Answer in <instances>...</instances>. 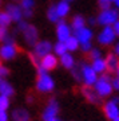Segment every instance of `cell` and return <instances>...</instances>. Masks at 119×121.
Masks as SVG:
<instances>
[{"instance_id": "cell-27", "label": "cell", "mask_w": 119, "mask_h": 121, "mask_svg": "<svg viewBox=\"0 0 119 121\" xmlns=\"http://www.w3.org/2000/svg\"><path fill=\"white\" fill-rule=\"evenodd\" d=\"M11 106V98L5 97V95H0V110H8Z\"/></svg>"}, {"instance_id": "cell-12", "label": "cell", "mask_w": 119, "mask_h": 121, "mask_svg": "<svg viewBox=\"0 0 119 121\" xmlns=\"http://www.w3.org/2000/svg\"><path fill=\"white\" fill-rule=\"evenodd\" d=\"M5 12L9 15L11 20L12 22H20L23 20V9L20 8V5H16V4H7L5 7Z\"/></svg>"}, {"instance_id": "cell-39", "label": "cell", "mask_w": 119, "mask_h": 121, "mask_svg": "<svg viewBox=\"0 0 119 121\" xmlns=\"http://www.w3.org/2000/svg\"><path fill=\"white\" fill-rule=\"evenodd\" d=\"M114 54L119 58V42H116V43H115V46H114Z\"/></svg>"}, {"instance_id": "cell-8", "label": "cell", "mask_w": 119, "mask_h": 121, "mask_svg": "<svg viewBox=\"0 0 119 121\" xmlns=\"http://www.w3.org/2000/svg\"><path fill=\"white\" fill-rule=\"evenodd\" d=\"M52 51V43L48 40H38L36 44L34 46V54L36 58L42 59L43 56H46L47 54H50Z\"/></svg>"}, {"instance_id": "cell-5", "label": "cell", "mask_w": 119, "mask_h": 121, "mask_svg": "<svg viewBox=\"0 0 119 121\" xmlns=\"http://www.w3.org/2000/svg\"><path fill=\"white\" fill-rule=\"evenodd\" d=\"M58 113H59V102L56 101L55 98H51L48 101L47 106L44 108L42 113V120L43 121H50L52 118L58 117Z\"/></svg>"}, {"instance_id": "cell-11", "label": "cell", "mask_w": 119, "mask_h": 121, "mask_svg": "<svg viewBox=\"0 0 119 121\" xmlns=\"http://www.w3.org/2000/svg\"><path fill=\"white\" fill-rule=\"evenodd\" d=\"M23 36H24V40H26V43L28 46H32L34 47L36 42H38L39 39V32H38V28L32 24H28L26 30L23 31Z\"/></svg>"}, {"instance_id": "cell-50", "label": "cell", "mask_w": 119, "mask_h": 121, "mask_svg": "<svg viewBox=\"0 0 119 121\" xmlns=\"http://www.w3.org/2000/svg\"><path fill=\"white\" fill-rule=\"evenodd\" d=\"M15 1H19V0H15Z\"/></svg>"}, {"instance_id": "cell-33", "label": "cell", "mask_w": 119, "mask_h": 121, "mask_svg": "<svg viewBox=\"0 0 119 121\" xmlns=\"http://www.w3.org/2000/svg\"><path fill=\"white\" fill-rule=\"evenodd\" d=\"M111 86H112V90L119 91V78L118 77L111 78Z\"/></svg>"}, {"instance_id": "cell-31", "label": "cell", "mask_w": 119, "mask_h": 121, "mask_svg": "<svg viewBox=\"0 0 119 121\" xmlns=\"http://www.w3.org/2000/svg\"><path fill=\"white\" fill-rule=\"evenodd\" d=\"M98 3H99V7L102 8V11L111 8V3L108 1V0H98Z\"/></svg>"}, {"instance_id": "cell-22", "label": "cell", "mask_w": 119, "mask_h": 121, "mask_svg": "<svg viewBox=\"0 0 119 121\" xmlns=\"http://www.w3.org/2000/svg\"><path fill=\"white\" fill-rule=\"evenodd\" d=\"M64 44H66V48H67V51L68 52H74V51H76L78 48L80 47V43L78 42V39L74 36V35H71L70 38L64 42Z\"/></svg>"}, {"instance_id": "cell-19", "label": "cell", "mask_w": 119, "mask_h": 121, "mask_svg": "<svg viewBox=\"0 0 119 121\" xmlns=\"http://www.w3.org/2000/svg\"><path fill=\"white\" fill-rule=\"evenodd\" d=\"M91 67L95 73L98 74H104L107 71V65H106V60L104 58H98V59H94L92 63H91Z\"/></svg>"}, {"instance_id": "cell-48", "label": "cell", "mask_w": 119, "mask_h": 121, "mask_svg": "<svg viewBox=\"0 0 119 121\" xmlns=\"http://www.w3.org/2000/svg\"><path fill=\"white\" fill-rule=\"evenodd\" d=\"M108 1H110V3H114V0H108Z\"/></svg>"}, {"instance_id": "cell-10", "label": "cell", "mask_w": 119, "mask_h": 121, "mask_svg": "<svg viewBox=\"0 0 119 121\" xmlns=\"http://www.w3.org/2000/svg\"><path fill=\"white\" fill-rule=\"evenodd\" d=\"M58 63H59L58 56H56L55 54L50 52V54H47L46 56H43L42 59H40V62H39V66H40V67H43V69L46 70L47 73H48V71H51V70L56 69Z\"/></svg>"}, {"instance_id": "cell-4", "label": "cell", "mask_w": 119, "mask_h": 121, "mask_svg": "<svg viewBox=\"0 0 119 121\" xmlns=\"http://www.w3.org/2000/svg\"><path fill=\"white\" fill-rule=\"evenodd\" d=\"M119 20V12H116V9H104L98 15L96 23L102 24L103 27H108V26H114L115 23Z\"/></svg>"}, {"instance_id": "cell-49", "label": "cell", "mask_w": 119, "mask_h": 121, "mask_svg": "<svg viewBox=\"0 0 119 121\" xmlns=\"http://www.w3.org/2000/svg\"><path fill=\"white\" fill-rule=\"evenodd\" d=\"M0 4H1V0H0Z\"/></svg>"}, {"instance_id": "cell-21", "label": "cell", "mask_w": 119, "mask_h": 121, "mask_svg": "<svg viewBox=\"0 0 119 121\" xmlns=\"http://www.w3.org/2000/svg\"><path fill=\"white\" fill-rule=\"evenodd\" d=\"M13 94H15V89H13V86L7 79H4L3 82H0V95H5V97L11 98Z\"/></svg>"}, {"instance_id": "cell-17", "label": "cell", "mask_w": 119, "mask_h": 121, "mask_svg": "<svg viewBox=\"0 0 119 121\" xmlns=\"http://www.w3.org/2000/svg\"><path fill=\"white\" fill-rule=\"evenodd\" d=\"M106 65H107V71L108 73H116L119 67V58L115 55L114 52H111L106 56Z\"/></svg>"}, {"instance_id": "cell-43", "label": "cell", "mask_w": 119, "mask_h": 121, "mask_svg": "<svg viewBox=\"0 0 119 121\" xmlns=\"http://www.w3.org/2000/svg\"><path fill=\"white\" fill-rule=\"evenodd\" d=\"M50 121H62V120H60L59 117H55V118H52V120H50Z\"/></svg>"}, {"instance_id": "cell-6", "label": "cell", "mask_w": 119, "mask_h": 121, "mask_svg": "<svg viewBox=\"0 0 119 121\" xmlns=\"http://www.w3.org/2000/svg\"><path fill=\"white\" fill-rule=\"evenodd\" d=\"M115 39H116V34H115L114 28L111 26L104 27L98 35V42L102 46H110L115 42Z\"/></svg>"}, {"instance_id": "cell-14", "label": "cell", "mask_w": 119, "mask_h": 121, "mask_svg": "<svg viewBox=\"0 0 119 121\" xmlns=\"http://www.w3.org/2000/svg\"><path fill=\"white\" fill-rule=\"evenodd\" d=\"M82 94H83V97L88 101L90 104L99 105L100 102H102V98H100V97L95 93V90H94L92 87H90V86L82 87Z\"/></svg>"}, {"instance_id": "cell-46", "label": "cell", "mask_w": 119, "mask_h": 121, "mask_svg": "<svg viewBox=\"0 0 119 121\" xmlns=\"http://www.w3.org/2000/svg\"><path fill=\"white\" fill-rule=\"evenodd\" d=\"M112 121H119V117H118V118H115V120H112Z\"/></svg>"}, {"instance_id": "cell-18", "label": "cell", "mask_w": 119, "mask_h": 121, "mask_svg": "<svg viewBox=\"0 0 119 121\" xmlns=\"http://www.w3.org/2000/svg\"><path fill=\"white\" fill-rule=\"evenodd\" d=\"M60 65L63 66L64 69H68L71 70L74 67V66L76 65V60H75V58H74V55L71 54V52H66V54H63V55L60 56Z\"/></svg>"}, {"instance_id": "cell-30", "label": "cell", "mask_w": 119, "mask_h": 121, "mask_svg": "<svg viewBox=\"0 0 119 121\" xmlns=\"http://www.w3.org/2000/svg\"><path fill=\"white\" fill-rule=\"evenodd\" d=\"M88 55L91 58V60H94V59H98V58H102V52H100L99 48H91V51L88 52Z\"/></svg>"}, {"instance_id": "cell-37", "label": "cell", "mask_w": 119, "mask_h": 121, "mask_svg": "<svg viewBox=\"0 0 119 121\" xmlns=\"http://www.w3.org/2000/svg\"><path fill=\"white\" fill-rule=\"evenodd\" d=\"M23 16L24 17H31L32 16V9H26V11H23Z\"/></svg>"}, {"instance_id": "cell-26", "label": "cell", "mask_w": 119, "mask_h": 121, "mask_svg": "<svg viewBox=\"0 0 119 121\" xmlns=\"http://www.w3.org/2000/svg\"><path fill=\"white\" fill-rule=\"evenodd\" d=\"M12 23V20H11V17H9V15L7 12H0V27H7L9 26Z\"/></svg>"}, {"instance_id": "cell-23", "label": "cell", "mask_w": 119, "mask_h": 121, "mask_svg": "<svg viewBox=\"0 0 119 121\" xmlns=\"http://www.w3.org/2000/svg\"><path fill=\"white\" fill-rule=\"evenodd\" d=\"M83 27H86L84 17L82 16V15H76V16H74L72 20H71V30L78 31V30H80V28H83Z\"/></svg>"}, {"instance_id": "cell-13", "label": "cell", "mask_w": 119, "mask_h": 121, "mask_svg": "<svg viewBox=\"0 0 119 121\" xmlns=\"http://www.w3.org/2000/svg\"><path fill=\"white\" fill-rule=\"evenodd\" d=\"M103 112H104V114L108 120L112 121L119 117V105L114 104L111 101H107L106 104L103 105Z\"/></svg>"}, {"instance_id": "cell-40", "label": "cell", "mask_w": 119, "mask_h": 121, "mask_svg": "<svg viewBox=\"0 0 119 121\" xmlns=\"http://www.w3.org/2000/svg\"><path fill=\"white\" fill-rule=\"evenodd\" d=\"M110 101L111 102H114V104H116V105H119V95H114Z\"/></svg>"}, {"instance_id": "cell-44", "label": "cell", "mask_w": 119, "mask_h": 121, "mask_svg": "<svg viewBox=\"0 0 119 121\" xmlns=\"http://www.w3.org/2000/svg\"><path fill=\"white\" fill-rule=\"evenodd\" d=\"M116 77L119 78V67H118V70H116Z\"/></svg>"}, {"instance_id": "cell-38", "label": "cell", "mask_w": 119, "mask_h": 121, "mask_svg": "<svg viewBox=\"0 0 119 121\" xmlns=\"http://www.w3.org/2000/svg\"><path fill=\"white\" fill-rule=\"evenodd\" d=\"M112 28H114V31H115V34H116V36H119V20L115 23L114 26H112Z\"/></svg>"}, {"instance_id": "cell-41", "label": "cell", "mask_w": 119, "mask_h": 121, "mask_svg": "<svg viewBox=\"0 0 119 121\" xmlns=\"http://www.w3.org/2000/svg\"><path fill=\"white\" fill-rule=\"evenodd\" d=\"M88 23L91 24V26H94V24L96 23V19H95V17H90V19H88Z\"/></svg>"}, {"instance_id": "cell-3", "label": "cell", "mask_w": 119, "mask_h": 121, "mask_svg": "<svg viewBox=\"0 0 119 121\" xmlns=\"http://www.w3.org/2000/svg\"><path fill=\"white\" fill-rule=\"evenodd\" d=\"M36 90L39 93H43V94H47V93H51L54 89H55V79L50 75V74H42V75H38V79H36Z\"/></svg>"}, {"instance_id": "cell-28", "label": "cell", "mask_w": 119, "mask_h": 121, "mask_svg": "<svg viewBox=\"0 0 119 121\" xmlns=\"http://www.w3.org/2000/svg\"><path fill=\"white\" fill-rule=\"evenodd\" d=\"M34 4H35L34 0H20V8L23 9V11H26V9H32L34 8Z\"/></svg>"}, {"instance_id": "cell-24", "label": "cell", "mask_w": 119, "mask_h": 121, "mask_svg": "<svg viewBox=\"0 0 119 121\" xmlns=\"http://www.w3.org/2000/svg\"><path fill=\"white\" fill-rule=\"evenodd\" d=\"M52 50H54V54L56 56H62L63 54H66L67 51V48H66V44L63 42H56L54 46H52Z\"/></svg>"}, {"instance_id": "cell-2", "label": "cell", "mask_w": 119, "mask_h": 121, "mask_svg": "<svg viewBox=\"0 0 119 121\" xmlns=\"http://www.w3.org/2000/svg\"><path fill=\"white\" fill-rule=\"evenodd\" d=\"M99 75L92 70L91 65L82 62L80 63V82L84 83V86L92 87L95 85V82L98 81Z\"/></svg>"}, {"instance_id": "cell-9", "label": "cell", "mask_w": 119, "mask_h": 121, "mask_svg": "<svg viewBox=\"0 0 119 121\" xmlns=\"http://www.w3.org/2000/svg\"><path fill=\"white\" fill-rule=\"evenodd\" d=\"M17 55V47L15 43L4 44L0 47V59L1 60H12L15 56Z\"/></svg>"}, {"instance_id": "cell-1", "label": "cell", "mask_w": 119, "mask_h": 121, "mask_svg": "<svg viewBox=\"0 0 119 121\" xmlns=\"http://www.w3.org/2000/svg\"><path fill=\"white\" fill-rule=\"evenodd\" d=\"M92 89L95 90V93L100 97V98H106L110 97L112 94V86H111V75L110 74H102L98 78V81L95 82V85L92 86Z\"/></svg>"}, {"instance_id": "cell-25", "label": "cell", "mask_w": 119, "mask_h": 121, "mask_svg": "<svg viewBox=\"0 0 119 121\" xmlns=\"http://www.w3.org/2000/svg\"><path fill=\"white\" fill-rule=\"evenodd\" d=\"M47 17H48V20L52 22V23H58L60 20L59 16H58V12H56L55 5H51V7L48 8V11H47Z\"/></svg>"}, {"instance_id": "cell-42", "label": "cell", "mask_w": 119, "mask_h": 121, "mask_svg": "<svg viewBox=\"0 0 119 121\" xmlns=\"http://www.w3.org/2000/svg\"><path fill=\"white\" fill-rule=\"evenodd\" d=\"M114 4L116 5V8H119V0H114Z\"/></svg>"}, {"instance_id": "cell-16", "label": "cell", "mask_w": 119, "mask_h": 121, "mask_svg": "<svg viewBox=\"0 0 119 121\" xmlns=\"http://www.w3.org/2000/svg\"><path fill=\"white\" fill-rule=\"evenodd\" d=\"M11 118L12 121H30L31 114L26 108H16L11 113Z\"/></svg>"}, {"instance_id": "cell-32", "label": "cell", "mask_w": 119, "mask_h": 121, "mask_svg": "<svg viewBox=\"0 0 119 121\" xmlns=\"http://www.w3.org/2000/svg\"><path fill=\"white\" fill-rule=\"evenodd\" d=\"M91 48H92L91 42H87V43H82L80 44V50L83 52H90V51H91Z\"/></svg>"}, {"instance_id": "cell-35", "label": "cell", "mask_w": 119, "mask_h": 121, "mask_svg": "<svg viewBox=\"0 0 119 121\" xmlns=\"http://www.w3.org/2000/svg\"><path fill=\"white\" fill-rule=\"evenodd\" d=\"M27 27H28V23H27L26 20H20V22L17 23V30L21 31V32H23V31L26 30Z\"/></svg>"}, {"instance_id": "cell-45", "label": "cell", "mask_w": 119, "mask_h": 121, "mask_svg": "<svg viewBox=\"0 0 119 121\" xmlns=\"http://www.w3.org/2000/svg\"><path fill=\"white\" fill-rule=\"evenodd\" d=\"M3 81H4V78H3L1 75H0V82H3Z\"/></svg>"}, {"instance_id": "cell-47", "label": "cell", "mask_w": 119, "mask_h": 121, "mask_svg": "<svg viewBox=\"0 0 119 121\" xmlns=\"http://www.w3.org/2000/svg\"><path fill=\"white\" fill-rule=\"evenodd\" d=\"M66 1H67V3H70V1H74V0H66Z\"/></svg>"}, {"instance_id": "cell-15", "label": "cell", "mask_w": 119, "mask_h": 121, "mask_svg": "<svg viewBox=\"0 0 119 121\" xmlns=\"http://www.w3.org/2000/svg\"><path fill=\"white\" fill-rule=\"evenodd\" d=\"M74 36L78 39V42L80 44L87 43V42H91V39H92V31L88 27H83L80 30L74 31Z\"/></svg>"}, {"instance_id": "cell-29", "label": "cell", "mask_w": 119, "mask_h": 121, "mask_svg": "<svg viewBox=\"0 0 119 121\" xmlns=\"http://www.w3.org/2000/svg\"><path fill=\"white\" fill-rule=\"evenodd\" d=\"M71 74H72V77L76 79V81H79L80 82V63L79 65H75L71 69Z\"/></svg>"}, {"instance_id": "cell-36", "label": "cell", "mask_w": 119, "mask_h": 121, "mask_svg": "<svg viewBox=\"0 0 119 121\" xmlns=\"http://www.w3.org/2000/svg\"><path fill=\"white\" fill-rule=\"evenodd\" d=\"M0 121H9V114L5 110H0Z\"/></svg>"}, {"instance_id": "cell-20", "label": "cell", "mask_w": 119, "mask_h": 121, "mask_svg": "<svg viewBox=\"0 0 119 121\" xmlns=\"http://www.w3.org/2000/svg\"><path fill=\"white\" fill-rule=\"evenodd\" d=\"M55 8H56V12H58L59 19H64L70 13V3H67L66 0H62L58 4H55Z\"/></svg>"}, {"instance_id": "cell-7", "label": "cell", "mask_w": 119, "mask_h": 121, "mask_svg": "<svg viewBox=\"0 0 119 121\" xmlns=\"http://www.w3.org/2000/svg\"><path fill=\"white\" fill-rule=\"evenodd\" d=\"M71 27L68 26L64 19H60L59 22L56 23V38H58V42H66L70 36H71Z\"/></svg>"}, {"instance_id": "cell-34", "label": "cell", "mask_w": 119, "mask_h": 121, "mask_svg": "<svg viewBox=\"0 0 119 121\" xmlns=\"http://www.w3.org/2000/svg\"><path fill=\"white\" fill-rule=\"evenodd\" d=\"M9 32H8V30L5 28V27H0V40L3 42L5 38H7V35H8Z\"/></svg>"}]
</instances>
